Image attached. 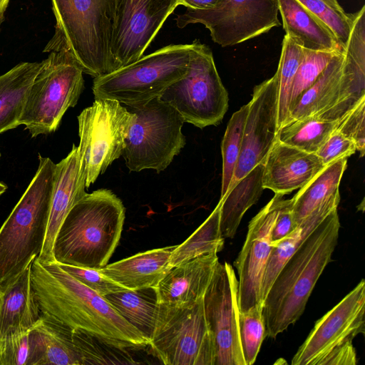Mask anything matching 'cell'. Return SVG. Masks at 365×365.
<instances>
[{
  "label": "cell",
  "instance_id": "1",
  "mask_svg": "<svg viewBox=\"0 0 365 365\" xmlns=\"http://www.w3.org/2000/svg\"><path fill=\"white\" fill-rule=\"evenodd\" d=\"M31 283L41 314L111 349H140L149 341L102 296L91 290L56 262L30 267Z\"/></svg>",
  "mask_w": 365,
  "mask_h": 365
},
{
  "label": "cell",
  "instance_id": "2",
  "mask_svg": "<svg viewBox=\"0 0 365 365\" xmlns=\"http://www.w3.org/2000/svg\"><path fill=\"white\" fill-rule=\"evenodd\" d=\"M340 227L335 208L282 267L262 302L266 336L275 339L301 317L317 282L331 261Z\"/></svg>",
  "mask_w": 365,
  "mask_h": 365
},
{
  "label": "cell",
  "instance_id": "3",
  "mask_svg": "<svg viewBox=\"0 0 365 365\" xmlns=\"http://www.w3.org/2000/svg\"><path fill=\"white\" fill-rule=\"evenodd\" d=\"M123 202L111 190L86 193L70 210L55 237V262L98 269L105 267L120 239Z\"/></svg>",
  "mask_w": 365,
  "mask_h": 365
},
{
  "label": "cell",
  "instance_id": "4",
  "mask_svg": "<svg viewBox=\"0 0 365 365\" xmlns=\"http://www.w3.org/2000/svg\"><path fill=\"white\" fill-rule=\"evenodd\" d=\"M38 160L34 177L0 228V292L31 264L44 245L56 164L40 154Z\"/></svg>",
  "mask_w": 365,
  "mask_h": 365
},
{
  "label": "cell",
  "instance_id": "5",
  "mask_svg": "<svg viewBox=\"0 0 365 365\" xmlns=\"http://www.w3.org/2000/svg\"><path fill=\"white\" fill-rule=\"evenodd\" d=\"M53 36L43 51L70 52L93 78L116 69L111 53V0H51Z\"/></svg>",
  "mask_w": 365,
  "mask_h": 365
},
{
  "label": "cell",
  "instance_id": "6",
  "mask_svg": "<svg viewBox=\"0 0 365 365\" xmlns=\"http://www.w3.org/2000/svg\"><path fill=\"white\" fill-rule=\"evenodd\" d=\"M192 43L161 48L106 75L94 78L95 99H110L127 106L158 98L188 71Z\"/></svg>",
  "mask_w": 365,
  "mask_h": 365
},
{
  "label": "cell",
  "instance_id": "7",
  "mask_svg": "<svg viewBox=\"0 0 365 365\" xmlns=\"http://www.w3.org/2000/svg\"><path fill=\"white\" fill-rule=\"evenodd\" d=\"M42 62L19 120L32 138L55 132L84 88L83 72L70 52L52 51Z\"/></svg>",
  "mask_w": 365,
  "mask_h": 365
},
{
  "label": "cell",
  "instance_id": "8",
  "mask_svg": "<svg viewBox=\"0 0 365 365\" xmlns=\"http://www.w3.org/2000/svg\"><path fill=\"white\" fill-rule=\"evenodd\" d=\"M128 107L133 120L122 153L127 168L134 172L164 170L185 145L183 118L159 97Z\"/></svg>",
  "mask_w": 365,
  "mask_h": 365
},
{
  "label": "cell",
  "instance_id": "9",
  "mask_svg": "<svg viewBox=\"0 0 365 365\" xmlns=\"http://www.w3.org/2000/svg\"><path fill=\"white\" fill-rule=\"evenodd\" d=\"M148 346L165 365H215V343L203 299L182 307L159 304Z\"/></svg>",
  "mask_w": 365,
  "mask_h": 365
},
{
  "label": "cell",
  "instance_id": "10",
  "mask_svg": "<svg viewBox=\"0 0 365 365\" xmlns=\"http://www.w3.org/2000/svg\"><path fill=\"white\" fill-rule=\"evenodd\" d=\"M188 71L159 97L184 121L203 128L220 123L228 109V93L220 78L212 52L198 40L192 42Z\"/></svg>",
  "mask_w": 365,
  "mask_h": 365
},
{
  "label": "cell",
  "instance_id": "11",
  "mask_svg": "<svg viewBox=\"0 0 365 365\" xmlns=\"http://www.w3.org/2000/svg\"><path fill=\"white\" fill-rule=\"evenodd\" d=\"M95 100L78 116V151L86 187L122 155L133 120V113L120 103L110 99Z\"/></svg>",
  "mask_w": 365,
  "mask_h": 365
},
{
  "label": "cell",
  "instance_id": "12",
  "mask_svg": "<svg viewBox=\"0 0 365 365\" xmlns=\"http://www.w3.org/2000/svg\"><path fill=\"white\" fill-rule=\"evenodd\" d=\"M277 0H221L207 10L187 9L175 19L178 27L201 24L212 41L222 47L235 46L281 26Z\"/></svg>",
  "mask_w": 365,
  "mask_h": 365
},
{
  "label": "cell",
  "instance_id": "13",
  "mask_svg": "<svg viewBox=\"0 0 365 365\" xmlns=\"http://www.w3.org/2000/svg\"><path fill=\"white\" fill-rule=\"evenodd\" d=\"M182 0H111V53L116 69L141 57Z\"/></svg>",
  "mask_w": 365,
  "mask_h": 365
},
{
  "label": "cell",
  "instance_id": "14",
  "mask_svg": "<svg viewBox=\"0 0 365 365\" xmlns=\"http://www.w3.org/2000/svg\"><path fill=\"white\" fill-rule=\"evenodd\" d=\"M203 304L215 343V365H245L240 335L238 282L229 263H217Z\"/></svg>",
  "mask_w": 365,
  "mask_h": 365
},
{
  "label": "cell",
  "instance_id": "15",
  "mask_svg": "<svg viewBox=\"0 0 365 365\" xmlns=\"http://www.w3.org/2000/svg\"><path fill=\"white\" fill-rule=\"evenodd\" d=\"M365 282L361 279L318 319L293 356L292 365H319L334 349L364 334Z\"/></svg>",
  "mask_w": 365,
  "mask_h": 365
},
{
  "label": "cell",
  "instance_id": "16",
  "mask_svg": "<svg viewBox=\"0 0 365 365\" xmlns=\"http://www.w3.org/2000/svg\"><path fill=\"white\" fill-rule=\"evenodd\" d=\"M283 196L275 194L250 220L246 239L234 262L239 277L240 312L262 306V279L272 246V231Z\"/></svg>",
  "mask_w": 365,
  "mask_h": 365
},
{
  "label": "cell",
  "instance_id": "17",
  "mask_svg": "<svg viewBox=\"0 0 365 365\" xmlns=\"http://www.w3.org/2000/svg\"><path fill=\"white\" fill-rule=\"evenodd\" d=\"M277 112L278 79L275 73L254 88L249 102L240 154L227 192L255 167L264 163L276 141Z\"/></svg>",
  "mask_w": 365,
  "mask_h": 365
},
{
  "label": "cell",
  "instance_id": "18",
  "mask_svg": "<svg viewBox=\"0 0 365 365\" xmlns=\"http://www.w3.org/2000/svg\"><path fill=\"white\" fill-rule=\"evenodd\" d=\"M351 31L344 47V63L336 101L316 117L337 122L365 99V6L349 14Z\"/></svg>",
  "mask_w": 365,
  "mask_h": 365
},
{
  "label": "cell",
  "instance_id": "19",
  "mask_svg": "<svg viewBox=\"0 0 365 365\" xmlns=\"http://www.w3.org/2000/svg\"><path fill=\"white\" fill-rule=\"evenodd\" d=\"M263 165L264 189L282 195L302 187L325 167L315 153H307L277 140Z\"/></svg>",
  "mask_w": 365,
  "mask_h": 365
},
{
  "label": "cell",
  "instance_id": "20",
  "mask_svg": "<svg viewBox=\"0 0 365 365\" xmlns=\"http://www.w3.org/2000/svg\"><path fill=\"white\" fill-rule=\"evenodd\" d=\"M218 262L213 252L171 268L155 289L158 304L182 307L203 299Z\"/></svg>",
  "mask_w": 365,
  "mask_h": 365
},
{
  "label": "cell",
  "instance_id": "21",
  "mask_svg": "<svg viewBox=\"0 0 365 365\" xmlns=\"http://www.w3.org/2000/svg\"><path fill=\"white\" fill-rule=\"evenodd\" d=\"M86 177L81 168L78 146L56 164V177L46 236L36 257L41 263L55 262L53 247L56 233L71 207L86 193Z\"/></svg>",
  "mask_w": 365,
  "mask_h": 365
},
{
  "label": "cell",
  "instance_id": "22",
  "mask_svg": "<svg viewBox=\"0 0 365 365\" xmlns=\"http://www.w3.org/2000/svg\"><path fill=\"white\" fill-rule=\"evenodd\" d=\"M83 365L74 342L73 329L55 318L41 314L31 329V351L27 365Z\"/></svg>",
  "mask_w": 365,
  "mask_h": 365
},
{
  "label": "cell",
  "instance_id": "23",
  "mask_svg": "<svg viewBox=\"0 0 365 365\" xmlns=\"http://www.w3.org/2000/svg\"><path fill=\"white\" fill-rule=\"evenodd\" d=\"M176 245L153 249L106 264L98 269L128 289H156L170 270L169 260Z\"/></svg>",
  "mask_w": 365,
  "mask_h": 365
},
{
  "label": "cell",
  "instance_id": "24",
  "mask_svg": "<svg viewBox=\"0 0 365 365\" xmlns=\"http://www.w3.org/2000/svg\"><path fill=\"white\" fill-rule=\"evenodd\" d=\"M30 267L0 292L1 339L33 328L41 312L31 283Z\"/></svg>",
  "mask_w": 365,
  "mask_h": 365
},
{
  "label": "cell",
  "instance_id": "25",
  "mask_svg": "<svg viewBox=\"0 0 365 365\" xmlns=\"http://www.w3.org/2000/svg\"><path fill=\"white\" fill-rule=\"evenodd\" d=\"M286 35L304 48L343 51L332 32L298 0H277Z\"/></svg>",
  "mask_w": 365,
  "mask_h": 365
},
{
  "label": "cell",
  "instance_id": "26",
  "mask_svg": "<svg viewBox=\"0 0 365 365\" xmlns=\"http://www.w3.org/2000/svg\"><path fill=\"white\" fill-rule=\"evenodd\" d=\"M343 63L342 51L333 56L315 82L294 102L284 125L318 115L334 106L338 97Z\"/></svg>",
  "mask_w": 365,
  "mask_h": 365
},
{
  "label": "cell",
  "instance_id": "27",
  "mask_svg": "<svg viewBox=\"0 0 365 365\" xmlns=\"http://www.w3.org/2000/svg\"><path fill=\"white\" fill-rule=\"evenodd\" d=\"M43 62H24L0 76V134L16 128Z\"/></svg>",
  "mask_w": 365,
  "mask_h": 365
},
{
  "label": "cell",
  "instance_id": "28",
  "mask_svg": "<svg viewBox=\"0 0 365 365\" xmlns=\"http://www.w3.org/2000/svg\"><path fill=\"white\" fill-rule=\"evenodd\" d=\"M340 195L334 196L325 204L314 210L290 234L279 241L272 243L271 252L262 279V302L284 264L317 225L334 209L338 207Z\"/></svg>",
  "mask_w": 365,
  "mask_h": 365
},
{
  "label": "cell",
  "instance_id": "29",
  "mask_svg": "<svg viewBox=\"0 0 365 365\" xmlns=\"http://www.w3.org/2000/svg\"><path fill=\"white\" fill-rule=\"evenodd\" d=\"M347 165V158L325 166L291 199L294 219L299 225L314 210L339 195V184Z\"/></svg>",
  "mask_w": 365,
  "mask_h": 365
},
{
  "label": "cell",
  "instance_id": "30",
  "mask_svg": "<svg viewBox=\"0 0 365 365\" xmlns=\"http://www.w3.org/2000/svg\"><path fill=\"white\" fill-rule=\"evenodd\" d=\"M263 170V164L255 167L220 199V230L224 238L234 237L243 215L261 197L264 190Z\"/></svg>",
  "mask_w": 365,
  "mask_h": 365
},
{
  "label": "cell",
  "instance_id": "31",
  "mask_svg": "<svg viewBox=\"0 0 365 365\" xmlns=\"http://www.w3.org/2000/svg\"><path fill=\"white\" fill-rule=\"evenodd\" d=\"M103 297L150 341L159 306L155 289H128L108 294Z\"/></svg>",
  "mask_w": 365,
  "mask_h": 365
},
{
  "label": "cell",
  "instance_id": "32",
  "mask_svg": "<svg viewBox=\"0 0 365 365\" xmlns=\"http://www.w3.org/2000/svg\"><path fill=\"white\" fill-rule=\"evenodd\" d=\"M220 200L209 217L182 243L176 245L169 260L170 269L182 262L210 252H220L225 238L220 230Z\"/></svg>",
  "mask_w": 365,
  "mask_h": 365
},
{
  "label": "cell",
  "instance_id": "33",
  "mask_svg": "<svg viewBox=\"0 0 365 365\" xmlns=\"http://www.w3.org/2000/svg\"><path fill=\"white\" fill-rule=\"evenodd\" d=\"M337 122L309 116L278 129L276 140L309 153H316L335 130Z\"/></svg>",
  "mask_w": 365,
  "mask_h": 365
},
{
  "label": "cell",
  "instance_id": "34",
  "mask_svg": "<svg viewBox=\"0 0 365 365\" xmlns=\"http://www.w3.org/2000/svg\"><path fill=\"white\" fill-rule=\"evenodd\" d=\"M303 54L304 48L285 34L276 72L278 79V129L284 124L288 118L292 86Z\"/></svg>",
  "mask_w": 365,
  "mask_h": 365
},
{
  "label": "cell",
  "instance_id": "35",
  "mask_svg": "<svg viewBox=\"0 0 365 365\" xmlns=\"http://www.w3.org/2000/svg\"><path fill=\"white\" fill-rule=\"evenodd\" d=\"M249 103L232 114L222 141V175L220 199L226 195L233 178L241 151Z\"/></svg>",
  "mask_w": 365,
  "mask_h": 365
},
{
  "label": "cell",
  "instance_id": "36",
  "mask_svg": "<svg viewBox=\"0 0 365 365\" xmlns=\"http://www.w3.org/2000/svg\"><path fill=\"white\" fill-rule=\"evenodd\" d=\"M239 324L245 365H252L255 362L266 337L262 306L255 305L246 311L240 312Z\"/></svg>",
  "mask_w": 365,
  "mask_h": 365
},
{
  "label": "cell",
  "instance_id": "37",
  "mask_svg": "<svg viewBox=\"0 0 365 365\" xmlns=\"http://www.w3.org/2000/svg\"><path fill=\"white\" fill-rule=\"evenodd\" d=\"M340 51H314L304 48L303 57L292 86L289 108L297 98L315 82L333 56Z\"/></svg>",
  "mask_w": 365,
  "mask_h": 365
},
{
  "label": "cell",
  "instance_id": "38",
  "mask_svg": "<svg viewBox=\"0 0 365 365\" xmlns=\"http://www.w3.org/2000/svg\"><path fill=\"white\" fill-rule=\"evenodd\" d=\"M314 14L334 35L343 48L351 31L349 14L341 12L329 6L322 0H298Z\"/></svg>",
  "mask_w": 365,
  "mask_h": 365
},
{
  "label": "cell",
  "instance_id": "39",
  "mask_svg": "<svg viewBox=\"0 0 365 365\" xmlns=\"http://www.w3.org/2000/svg\"><path fill=\"white\" fill-rule=\"evenodd\" d=\"M31 329L1 339L0 365H27L31 351Z\"/></svg>",
  "mask_w": 365,
  "mask_h": 365
},
{
  "label": "cell",
  "instance_id": "40",
  "mask_svg": "<svg viewBox=\"0 0 365 365\" xmlns=\"http://www.w3.org/2000/svg\"><path fill=\"white\" fill-rule=\"evenodd\" d=\"M58 264L78 282L102 297L108 294L128 290L125 287L104 275L98 269Z\"/></svg>",
  "mask_w": 365,
  "mask_h": 365
},
{
  "label": "cell",
  "instance_id": "41",
  "mask_svg": "<svg viewBox=\"0 0 365 365\" xmlns=\"http://www.w3.org/2000/svg\"><path fill=\"white\" fill-rule=\"evenodd\" d=\"M365 99L337 121L335 130L351 140L360 156L365 153Z\"/></svg>",
  "mask_w": 365,
  "mask_h": 365
},
{
  "label": "cell",
  "instance_id": "42",
  "mask_svg": "<svg viewBox=\"0 0 365 365\" xmlns=\"http://www.w3.org/2000/svg\"><path fill=\"white\" fill-rule=\"evenodd\" d=\"M356 151L354 143L334 130L315 154L327 166L340 158H348Z\"/></svg>",
  "mask_w": 365,
  "mask_h": 365
},
{
  "label": "cell",
  "instance_id": "43",
  "mask_svg": "<svg viewBox=\"0 0 365 365\" xmlns=\"http://www.w3.org/2000/svg\"><path fill=\"white\" fill-rule=\"evenodd\" d=\"M297 226L292 213L291 199H283L272 228V243L283 239L293 232Z\"/></svg>",
  "mask_w": 365,
  "mask_h": 365
},
{
  "label": "cell",
  "instance_id": "44",
  "mask_svg": "<svg viewBox=\"0 0 365 365\" xmlns=\"http://www.w3.org/2000/svg\"><path fill=\"white\" fill-rule=\"evenodd\" d=\"M357 359L356 349L350 341L331 351L319 365H355Z\"/></svg>",
  "mask_w": 365,
  "mask_h": 365
},
{
  "label": "cell",
  "instance_id": "45",
  "mask_svg": "<svg viewBox=\"0 0 365 365\" xmlns=\"http://www.w3.org/2000/svg\"><path fill=\"white\" fill-rule=\"evenodd\" d=\"M221 0H182V6L195 10H207L215 7Z\"/></svg>",
  "mask_w": 365,
  "mask_h": 365
},
{
  "label": "cell",
  "instance_id": "46",
  "mask_svg": "<svg viewBox=\"0 0 365 365\" xmlns=\"http://www.w3.org/2000/svg\"><path fill=\"white\" fill-rule=\"evenodd\" d=\"M322 1L324 2H325L326 4H327L329 6H330L331 7L334 8V9H336L339 11H341V12L344 11V9L339 4L337 0H322Z\"/></svg>",
  "mask_w": 365,
  "mask_h": 365
},
{
  "label": "cell",
  "instance_id": "47",
  "mask_svg": "<svg viewBox=\"0 0 365 365\" xmlns=\"http://www.w3.org/2000/svg\"><path fill=\"white\" fill-rule=\"evenodd\" d=\"M9 0H0V19L2 18L3 14L8 6Z\"/></svg>",
  "mask_w": 365,
  "mask_h": 365
},
{
  "label": "cell",
  "instance_id": "48",
  "mask_svg": "<svg viewBox=\"0 0 365 365\" xmlns=\"http://www.w3.org/2000/svg\"><path fill=\"white\" fill-rule=\"evenodd\" d=\"M7 190V185L0 181V196Z\"/></svg>",
  "mask_w": 365,
  "mask_h": 365
},
{
  "label": "cell",
  "instance_id": "49",
  "mask_svg": "<svg viewBox=\"0 0 365 365\" xmlns=\"http://www.w3.org/2000/svg\"><path fill=\"white\" fill-rule=\"evenodd\" d=\"M0 342H1V335H0Z\"/></svg>",
  "mask_w": 365,
  "mask_h": 365
},
{
  "label": "cell",
  "instance_id": "50",
  "mask_svg": "<svg viewBox=\"0 0 365 365\" xmlns=\"http://www.w3.org/2000/svg\"><path fill=\"white\" fill-rule=\"evenodd\" d=\"M0 157H1V152H0Z\"/></svg>",
  "mask_w": 365,
  "mask_h": 365
}]
</instances>
